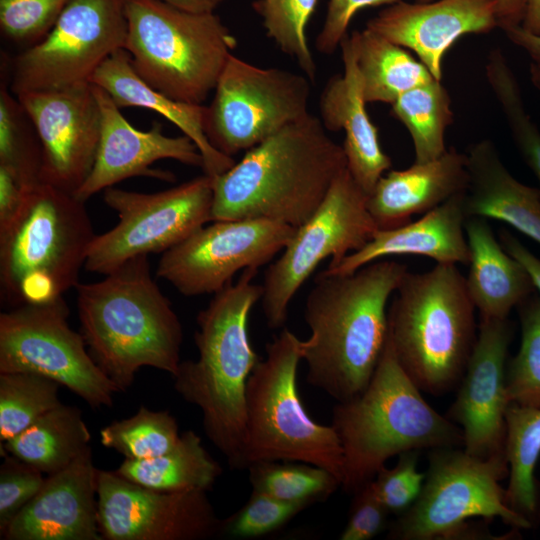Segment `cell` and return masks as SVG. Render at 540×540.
Segmentation results:
<instances>
[{
	"instance_id": "9c48e42d",
	"label": "cell",
	"mask_w": 540,
	"mask_h": 540,
	"mask_svg": "<svg viewBox=\"0 0 540 540\" xmlns=\"http://www.w3.org/2000/svg\"><path fill=\"white\" fill-rule=\"evenodd\" d=\"M301 340L284 328L266 345L250 374L245 394V468L261 461H296L319 466L342 483L344 458L331 425L314 421L297 388Z\"/></svg>"
},
{
	"instance_id": "74e56055",
	"label": "cell",
	"mask_w": 540,
	"mask_h": 540,
	"mask_svg": "<svg viewBox=\"0 0 540 540\" xmlns=\"http://www.w3.org/2000/svg\"><path fill=\"white\" fill-rule=\"evenodd\" d=\"M485 73L513 141L540 186V130L526 110L516 75L502 54L487 60Z\"/></svg>"
},
{
	"instance_id": "c3c4849f",
	"label": "cell",
	"mask_w": 540,
	"mask_h": 540,
	"mask_svg": "<svg viewBox=\"0 0 540 540\" xmlns=\"http://www.w3.org/2000/svg\"><path fill=\"white\" fill-rule=\"evenodd\" d=\"M499 238L503 248L525 267L534 283L536 291L540 293V259L511 232L502 230L499 233Z\"/></svg>"
},
{
	"instance_id": "ac0fdd59",
	"label": "cell",
	"mask_w": 540,
	"mask_h": 540,
	"mask_svg": "<svg viewBox=\"0 0 540 540\" xmlns=\"http://www.w3.org/2000/svg\"><path fill=\"white\" fill-rule=\"evenodd\" d=\"M42 151L40 179L76 194L88 178L101 136V109L91 82L15 95Z\"/></svg>"
},
{
	"instance_id": "83f0119b",
	"label": "cell",
	"mask_w": 540,
	"mask_h": 540,
	"mask_svg": "<svg viewBox=\"0 0 540 540\" xmlns=\"http://www.w3.org/2000/svg\"><path fill=\"white\" fill-rule=\"evenodd\" d=\"M469 246L466 288L481 318L506 319L536 288L521 262L496 239L487 219L469 217L465 222Z\"/></svg>"
},
{
	"instance_id": "db71d44e",
	"label": "cell",
	"mask_w": 540,
	"mask_h": 540,
	"mask_svg": "<svg viewBox=\"0 0 540 540\" xmlns=\"http://www.w3.org/2000/svg\"><path fill=\"white\" fill-rule=\"evenodd\" d=\"M529 76L532 85L540 92V65L534 62L530 63Z\"/></svg>"
},
{
	"instance_id": "4fadbf2b",
	"label": "cell",
	"mask_w": 540,
	"mask_h": 540,
	"mask_svg": "<svg viewBox=\"0 0 540 540\" xmlns=\"http://www.w3.org/2000/svg\"><path fill=\"white\" fill-rule=\"evenodd\" d=\"M310 94L307 76L261 68L231 54L205 106V134L214 148L232 157L308 114Z\"/></svg>"
},
{
	"instance_id": "b9f144b4",
	"label": "cell",
	"mask_w": 540,
	"mask_h": 540,
	"mask_svg": "<svg viewBox=\"0 0 540 540\" xmlns=\"http://www.w3.org/2000/svg\"><path fill=\"white\" fill-rule=\"evenodd\" d=\"M70 0H0V29L8 40L26 48L52 29Z\"/></svg>"
},
{
	"instance_id": "7402d4cb",
	"label": "cell",
	"mask_w": 540,
	"mask_h": 540,
	"mask_svg": "<svg viewBox=\"0 0 540 540\" xmlns=\"http://www.w3.org/2000/svg\"><path fill=\"white\" fill-rule=\"evenodd\" d=\"M98 469L89 446L66 468L47 475L36 495L3 532L4 540H102Z\"/></svg>"
},
{
	"instance_id": "2e32d148",
	"label": "cell",
	"mask_w": 540,
	"mask_h": 540,
	"mask_svg": "<svg viewBox=\"0 0 540 540\" xmlns=\"http://www.w3.org/2000/svg\"><path fill=\"white\" fill-rule=\"evenodd\" d=\"M295 231L264 218L212 221L162 253L156 275L184 296L215 294L238 271L269 263Z\"/></svg>"
},
{
	"instance_id": "7c38bea8",
	"label": "cell",
	"mask_w": 540,
	"mask_h": 540,
	"mask_svg": "<svg viewBox=\"0 0 540 540\" xmlns=\"http://www.w3.org/2000/svg\"><path fill=\"white\" fill-rule=\"evenodd\" d=\"M367 199L346 168L315 213L296 228L264 274L261 304L269 328L284 326L292 298L320 262L331 257L328 267H333L373 237L378 227Z\"/></svg>"
},
{
	"instance_id": "e0dca14e",
	"label": "cell",
	"mask_w": 540,
	"mask_h": 540,
	"mask_svg": "<svg viewBox=\"0 0 540 540\" xmlns=\"http://www.w3.org/2000/svg\"><path fill=\"white\" fill-rule=\"evenodd\" d=\"M207 491H160L98 470V525L106 540H204L222 520Z\"/></svg>"
},
{
	"instance_id": "681fc988",
	"label": "cell",
	"mask_w": 540,
	"mask_h": 540,
	"mask_svg": "<svg viewBox=\"0 0 540 540\" xmlns=\"http://www.w3.org/2000/svg\"><path fill=\"white\" fill-rule=\"evenodd\" d=\"M503 32L511 43L531 58V62L540 65V35L527 31L521 25L504 28Z\"/></svg>"
},
{
	"instance_id": "f5cc1de1",
	"label": "cell",
	"mask_w": 540,
	"mask_h": 540,
	"mask_svg": "<svg viewBox=\"0 0 540 540\" xmlns=\"http://www.w3.org/2000/svg\"><path fill=\"white\" fill-rule=\"evenodd\" d=\"M521 26L535 35H540V0H525V14Z\"/></svg>"
},
{
	"instance_id": "52a82bcc",
	"label": "cell",
	"mask_w": 540,
	"mask_h": 540,
	"mask_svg": "<svg viewBox=\"0 0 540 540\" xmlns=\"http://www.w3.org/2000/svg\"><path fill=\"white\" fill-rule=\"evenodd\" d=\"M388 310V335L421 391L439 395L461 380L476 341L475 306L456 264L407 271Z\"/></svg>"
},
{
	"instance_id": "f907efd6",
	"label": "cell",
	"mask_w": 540,
	"mask_h": 540,
	"mask_svg": "<svg viewBox=\"0 0 540 540\" xmlns=\"http://www.w3.org/2000/svg\"><path fill=\"white\" fill-rule=\"evenodd\" d=\"M429 2L433 0H417ZM498 7L499 28L521 25L525 14V0H496Z\"/></svg>"
},
{
	"instance_id": "4316f807",
	"label": "cell",
	"mask_w": 540,
	"mask_h": 540,
	"mask_svg": "<svg viewBox=\"0 0 540 540\" xmlns=\"http://www.w3.org/2000/svg\"><path fill=\"white\" fill-rule=\"evenodd\" d=\"M90 82L106 91L119 108L149 109L175 124L199 149L204 174L215 177L235 164L232 157L221 153L209 142L204 131L205 106L176 101L150 86L137 74L125 49L109 56Z\"/></svg>"
},
{
	"instance_id": "cb8c5ba5",
	"label": "cell",
	"mask_w": 540,
	"mask_h": 540,
	"mask_svg": "<svg viewBox=\"0 0 540 540\" xmlns=\"http://www.w3.org/2000/svg\"><path fill=\"white\" fill-rule=\"evenodd\" d=\"M464 192L451 197L416 221L391 229H378L362 248L348 254L335 266L327 267L324 272L350 274L392 255H418L431 258L436 263L468 265Z\"/></svg>"
},
{
	"instance_id": "44dd1931",
	"label": "cell",
	"mask_w": 540,
	"mask_h": 540,
	"mask_svg": "<svg viewBox=\"0 0 540 540\" xmlns=\"http://www.w3.org/2000/svg\"><path fill=\"white\" fill-rule=\"evenodd\" d=\"M366 28L413 51L436 80L448 49L466 34L499 28L496 0H433L389 5Z\"/></svg>"
},
{
	"instance_id": "5bb4252c",
	"label": "cell",
	"mask_w": 540,
	"mask_h": 540,
	"mask_svg": "<svg viewBox=\"0 0 540 540\" xmlns=\"http://www.w3.org/2000/svg\"><path fill=\"white\" fill-rule=\"evenodd\" d=\"M64 298L23 304L0 314V373L27 372L65 386L92 408L111 407L118 387L68 323Z\"/></svg>"
},
{
	"instance_id": "60d3db41",
	"label": "cell",
	"mask_w": 540,
	"mask_h": 540,
	"mask_svg": "<svg viewBox=\"0 0 540 540\" xmlns=\"http://www.w3.org/2000/svg\"><path fill=\"white\" fill-rule=\"evenodd\" d=\"M307 507L276 499L252 489L247 502L230 517L222 520L220 536L253 539L270 534Z\"/></svg>"
},
{
	"instance_id": "f35d334b",
	"label": "cell",
	"mask_w": 540,
	"mask_h": 540,
	"mask_svg": "<svg viewBox=\"0 0 540 540\" xmlns=\"http://www.w3.org/2000/svg\"><path fill=\"white\" fill-rule=\"evenodd\" d=\"M318 0H255L251 6L262 18L267 37L293 58L311 81L317 66L306 39V27Z\"/></svg>"
},
{
	"instance_id": "f1b7e54d",
	"label": "cell",
	"mask_w": 540,
	"mask_h": 540,
	"mask_svg": "<svg viewBox=\"0 0 540 540\" xmlns=\"http://www.w3.org/2000/svg\"><path fill=\"white\" fill-rule=\"evenodd\" d=\"M350 37L366 103L391 105L404 92L435 79L406 48L367 28Z\"/></svg>"
},
{
	"instance_id": "30bf717a",
	"label": "cell",
	"mask_w": 540,
	"mask_h": 540,
	"mask_svg": "<svg viewBox=\"0 0 540 540\" xmlns=\"http://www.w3.org/2000/svg\"><path fill=\"white\" fill-rule=\"evenodd\" d=\"M509 472L505 454L479 458L453 447L435 448L420 495L390 524L388 539L431 540L465 534L467 520L495 518L514 528L531 522L512 509L500 485Z\"/></svg>"
},
{
	"instance_id": "8992f818",
	"label": "cell",
	"mask_w": 540,
	"mask_h": 540,
	"mask_svg": "<svg viewBox=\"0 0 540 540\" xmlns=\"http://www.w3.org/2000/svg\"><path fill=\"white\" fill-rule=\"evenodd\" d=\"M95 236L85 201L42 181L29 188L0 231L2 300L14 307L62 298L79 284Z\"/></svg>"
},
{
	"instance_id": "8d00e7d4",
	"label": "cell",
	"mask_w": 540,
	"mask_h": 540,
	"mask_svg": "<svg viewBox=\"0 0 540 540\" xmlns=\"http://www.w3.org/2000/svg\"><path fill=\"white\" fill-rule=\"evenodd\" d=\"M101 444L127 459H147L173 448L180 438L178 424L168 411L140 406L131 417L115 420L100 430Z\"/></svg>"
},
{
	"instance_id": "e575fe53",
	"label": "cell",
	"mask_w": 540,
	"mask_h": 540,
	"mask_svg": "<svg viewBox=\"0 0 540 540\" xmlns=\"http://www.w3.org/2000/svg\"><path fill=\"white\" fill-rule=\"evenodd\" d=\"M6 82L0 90V166L26 187L41 181L42 151L36 130Z\"/></svg>"
},
{
	"instance_id": "484cf974",
	"label": "cell",
	"mask_w": 540,
	"mask_h": 540,
	"mask_svg": "<svg viewBox=\"0 0 540 540\" xmlns=\"http://www.w3.org/2000/svg\"><path fill=\"white\" fill-rule=\"evenodd\" d=\"M468 182L463 197L467 218L495 219L509 224L540 245V191L518 181L502 162L490 139L467 152Z\"/></svg>"
},
{
	"instance_id": "d590c367",
	"label": "cell",
	"mask_w": 540,
	"mask_h": 540,
	"mask_svg": "<svg viewBox=\"0 0 540 540\" xmlns=\"http://www.w3.org/2000/svg\"><path fill=\"white\" fill-rule=\"evenodd\" d=\"M59 386L56 381L34 373H0L1 443L60 405Z\"/></svg>"
},
{
	"instance_id": "f546056e",
	"label": "cell",
	"mask_w": 540,
	"mask_h": 540,
	"mask_svg": "<svg viewBox=\"0 0 540 540\" xmlns=\"http://www.w3.org/2000/svg\"><path fill=\"white\" fill-rule=\"evenodd\" d=\"M90 438L81 411L61 403L4 442V449L43 474L51 475L66 468L86 450Z\"/></svg>"
},
{
	"instance_id": "bcb514c9",
	"label": "cell",
	"mask_w": 540,
	"mask_h": 540,
	"mask_svg": "<svg viewBox=\"0 0 540 540\" xmlns=\"http://www.w3.org/2000/svg\"><path fill=\"white\" fill-rule=\"evenodd\" d=\"M400 0H329L321 31L316 37V49L326 55L333 54L347 35L354 15L366 7L392 5Z\"/></svg>"
},
{
	"instance_id": "9a60e30c",
	"label": "cell",
	"mask_w": 540,
	"mask_h": 540,
	"mask_svg": "<svg viewBox=\"0 0 540 540\" xmlns=\"http://www.w3.org/2000/svg\"><path fill=\"white\" fill-rule=\"evenodd\" d=\"M125 0H70L49 33L12 61L14 95L90 82L101 64L124 49Z\"/></svg>"
},
{
	"instance_id": "ee69618b",
	"label": "cell",
	"mask_w": 540,
	"mask_h": 540,
	"mask_svg": "<svg viewBox=\"0 0 540 540\" xmlns=\"http://www.w3.org/2000/svg\"><path fill=\"white\" fill-rule=\"evenodd\" d=\"M44 480L39 469L11 454L4 456L0 466V533L36 495Z\"/></svg>"
},
{
	"instance_id": "277c9868",
	"label": "cell",
	"mask_w": 540,
	"mask_h": 540,
	"mask_svg": "<svg viewBox=\"0 0 540 540\" xmlns=\"http://www.w3.org/2000/svg\"><path fill=\"white\" fill-rule=\"evenodd\" d=\"M257 273L243 270L199 312L198 359L181 361L173 376L175 390L200 409L205 434L232 469L245 468L246 386L261 360L248 335L250 311L262 297Z\"/></svg>"
},
{
	"instance_id": "6da1fadb",
	"label": "cell",
	"mask_w": 540,
	"mask_h": 540,
	"mask_svg": "<svg viewBox=\"0 0 540 540\" xmlns=\"http://www.w3.org/2000/svg\"><path fill=\"white\" fill-rule=\"evenodd\" d=\"M407 266L377 260L350 274L320 272L305 301L300 343L307 382L344 402L368 385L388 338L387 303Z\"/></svg>"
},
{
	"instance_id": "f6af8a7d",
	"label": "cell",
	"mask_w": 540,
	"mask_h": 540,
	"mask_svg": "<svg viewBox=\"0 0 540 540\" xmlns=\"http://www.w3.org/2000/svg\"><path fill=\"white\" fill-rule=\"evenodd\" d=\"M354 493L350 516L339 539H372L387 527L390 512L376 495L371 481Z\"/></svg>"
},
{
	"instance_id": "603a6c76",
	"label": "cell",
	"mask_w": 540,
	"mask_h": 540,
	"mask_svg": "<svg viewBox=\"0 0 540 540\" xmlns=\"http://www.w3.org/2000/svg\"><path fill=\"white\" fill-rule=\"evenodd\" d=\"M339 47L344 71L331 77L323 89L320 120L327 131L345 132L342 146L347 169L369 195L380 177L390 170L392 161L383 151L377 127L367 113L350 35L342 39Z\"/></svg>"
},
{
	"instance_id": "d6986e66",
	"label": "cell",
	"mask_w": 540,
	"mask_h": 540,
	"mask_svg": "<svg viewBox=\"0 0 540 540\" xmlns=\"http://www.w3.org/2000/svg\"><path fill=\"white\" fill-rule=\"evenodd\" d=\"M508 318H481L450 417L462 427L464 450L479 458L505 454Z\"/></svg>"
},
{
	"instance_id": "816d5d0a",
	"label": "cell",
	"mask_w": 540,
	"mask_h": 540,
	"mask_svg": "<svg viewBox=\"0 0 540 540\" xmlns=\"http://www.w3.org/2000/svg\"><path fill=\"white\" fill-rule=\"evenodd\" d=\"M176 8L193 13H212L226 0H160Z\"/></svg>"
},
{
	"instance_id": "ab89813d",
	"label": "cell",
	"mask_w": 540,
	"mask_h": 540,
	"mask_svg": "<svg viewBox=\"0 0 540 540\" xmlns=\"http://www.w3.org/2000/svg\"><path fill=\"white\" fill-rule=\"evenodd\" d=\"M522 338L517 354L506 370L509 403L540 408V294H532L519 306Z\"/></svg>"
},
{
	"instance_id": "7a4b0ae2",
	"label": "cell",
	"mask_w": 540,
	"mask_h": 540,
	"mask_svg": "<svg viewBox=\"0 0 540 540\" xmlns=\"http://www.w3.org/2000/svg\"><path fill=\"white\" fill-rule=\"evenodd\" d=\"M346 168L343 146L309 112L213 177L212 221L264 218L298 228Z\"/></svg>"
},
{
	"instance_id": "5b68a950",
	"label": "cell",
	"mask_w": 540,
	"mask_h": 540,
	"mask_svg": "<svg viewBox=\"0 0 540 540\" xmlns=\"http://www.w3.org/2000/svg\"><path fill=\"white\" fill-rule=\"evenodd\" d=\"M399 363L387 338L375 371L356 397L337 402L331 426L341 444V487L355 492L371 481L386 461L424 448L463 444L462 430L434 410Z\"/></svg>"
},
{
	"instance_id": "ba28073f",
	"label": "cell",
	"mask_w": 540,
	"mask_h": 540,
	"mask_svg": "<svg viewBox=\"0 0 540 540\" xmlns=\"http://www.w3.org/2000/svg\"><path fill=\"white\" fill-rule=\"evenodd\" d=\"M124 9V49L137 74L176 101L203 105L237 46L221 18L160 0H125Z\"/></svg>"
},
{
	"instance_id": "ffe728a7",
	"label": "cell",
	"mask_w": 540,
	"mask_h": 540,
	"mask_svg": "<svg viewBox=\"0 0 540 540\" xmlns=\"http://www.w3.org/2000/svg\"><path fill=\"white\" fill-rule=\"evenodd\" d=\"M94 90L101 109V136L93 168L75 194L79 199L86 202L96 193L135 176L174 181L172 172L151 167L161 159L203 168V157L188 136H167L158 122L149 130H138L106 91L96 85Z\"/></svg>"
},
{
	"instance_id": "7dc6e473",
	"label": "cell",
	"mask_w": 540,
	"mask_h": 540,
	"mask_svg": "<svg viewBox=\"0 0 540 540\" xmlns=\"http://www.w3.org/2000/svg\"><path fill=\"white\" fill-rule=\"evenodd\" d=\"M28 189L10 170L0 166V231L15 219Z\"/></svg>"
},
{
	"instance_id": "836d02e7",
	"label": "cell",
	"mask_w": 540,
	"mask_h": 540,
	"mask_svg": "<svg viewBox=\"0 0 540 540\" xmlns=\"http://www.w3.org/2000/svg\"><path fill=\"white\" fill-rule=\"evenodd\" d=\"M247 468L253 490L306 507L325 501L341 486L328 470L304 462L261 461Z\"/></svg>"
},
{
	"instance_id": "7bdbcfd3",
	"label": "cell",
	"mask_w": 540,
	"mask_h": 540,
	"mask_svg": "<svg viewBox=\"0 0 540 540\" xmlns=\"http://www.w3.org/2000/svg\"><path fill=\"white\" fill-rule=\"evenodd\" d=\"M417 459V451L404 452L393 467L383 466L371 480L376 495L390 513H404L420 495L426 474L418 470Z\"/></svg>"
},
{
	"instance_id": "4dcf8cb0",
	"label": "cell",
	"mask_w": 540,
	"mask_h": 540,
	"mask_svg": "<svg viewBox=\"0 0 540 540\" xmlns=\"http://www.w3.org/2000/svg\"><path fill=\"white\" fill-rule=\"evenodd\" d=\"M222 471L193 430L181 433L169 451L147 459L125 458L115 470L131 482L160 491H207Z\"/></svg>"
},
{
	"instance_id": "d4e9b609",
	"label": "cell",
	"mask_w": 540,
	"mask_h": 540,
	"mask_svg": "<svg viewBox=\"0 0 540 540\" xmlns=\"http://www.w3.org/2000/svg\"><path fill=\"white\" fill-rule=\"evenodd\" d=\"M467 157L451 147L428 162L389 170L368 195L367 208L378 229H391L425 214L466 190Z\"/></svg>"
},
{
	"instance_id": "3957f363",
	"label": "cell",
	"mask_w": 540,
	"mask_h": 540,
	"mask_svg": "<svg viewBox=\"0 0 540 540\" xmlns=\"http://www.w3.org/2000/svg\"><path fill=\"white\" fill-rule=\"evenodd\" d=\"M104 276L74 288L81 335L94 362L120 392L142 367L173 377L181 363L182 325L152 276L148 256Z\"/></svg>"
},
{
	"instance_id": "1f68e13d",
	"label": "cell",
	"mask_w": 540,
	"mask_h": 540,
	"mask_svg": "<svg viewBox=\"0 0 540 540\" xmlns=\"http://www.w3.org/2000/svg\"><path fill=\"white\" fill-rule=\"evenodd\" d=\"M505 420V455L509 468L507 502L528 518L538 507L534 470L540 456V408L510 403Z\"/></svg>"
},
{
	"instance_id": "d6a6232c",
	"label": "cell",
	"mask_w": 540,
	"mask_h": 540,
	"mask_svg": "<svg viewBox=\"0 0 540 540\" xmlns=\"http://www.w3.org/2000/svg\"><path fill=\"white\" fill-rule=\"evenodd\" d=\"M391 114L411 136L414 162H428L446 152L445 132L453 123V112L449 92L440 80L404 92L391 104Z\"/></svg>"
},
{
	"instance_id": "8fae6325",
	"label": "cell",
	"mask_w": 540,
	"mask_h": 540,
	"mask_svg": "<svg viewBox=\"0 0 540 540\" xmlns=\"http://www.w3.org/2000/svg\"><path fill=\"white\" fill-rule=\"evenodd\" d=\"M103 199L119 221L96 234L84 268L107 275L132 258L168 251L212 222L213 177L203 174L155 193L110 187Z\"/></svg>"
}]
</instances>
